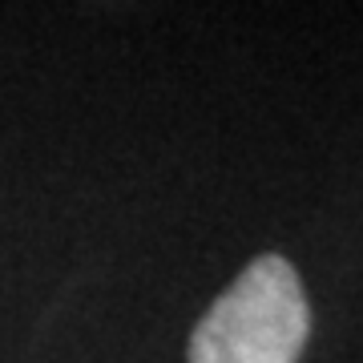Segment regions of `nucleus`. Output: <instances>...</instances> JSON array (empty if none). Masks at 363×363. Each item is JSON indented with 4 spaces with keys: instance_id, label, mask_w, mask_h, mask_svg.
<instances>
[{
    "instance_id": "1",
    "label": "nucleus",
    "mask_w": 363,
    "mask_h": 363,
    "mask_svg": "<svg viewBox=\"0 0 363 363\" xmlns=\"http://www.w3.org/2000/svg\"><path fill=\"white\" fill-rule=\"evenodd\" d=\"M307 331L311 311L295 267L262 255L194 327L190 363H298Z\"/></svg>"
}]
</instances>
